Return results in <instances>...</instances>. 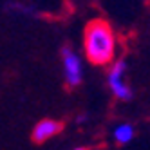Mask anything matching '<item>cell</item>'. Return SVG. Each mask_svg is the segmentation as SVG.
<instances>
[{
	"label": "cell",
	"instance_id": "6da1fadb",
	"mask_svg": "<svg viewBox=\"0 0 150 150\" xmlns=\"http://www.w3.org/2000/svg\"><path fill=\"white\" fill-rule=\"evenodd\" d=\"M85 56L92 65H107L116 56V36L105 20H91L83 33Z\"/></svg>",
	"mask_w": 150,
	"mask_h": 150
},
{
	"label": "cell",
	"instance_id": "7a4b0ae2",
	"mask_svg": "<svg viewBox=\"0 0 150 150\" xmlns=\"http://www.w3.org/2000/svg\"><path fill=\"white\" fill-rule=\"evenodd\" d=\"M125 69H127L125 62L120 60V62H116L114 65H112V69L109 71V87H110V91L114 92L116 98H117V100H123V101H127V100L132 98V91L128 89V85H127L125 80H123Z\"/></svg>",
	"mask_w": 150,
	"mask_h": 150
},
{
	"label": "cell",
	"instance_id": "3957f363",
	"mask_svg": "<svg viewBox=\"0 0 150 150\" xmlns=\"http://www.w3.org/2000/svg\"><path fill=\"white\" fill-rule=\"evenodd\" d=\"M62 60H63V74L69 87H76L81 81V62L76 52H72L69 47H63L62 51Z\"/></svg>",
	"mask_w": 150,
	"mask_h": 150
},
{
	"label": "cell",
	"instance_id": "277c9868",
	"mask_svg": "<svg viewBox=\"0 0 150 150\" xmlns=\"http://www.w3.org/2000/svg\"><path fill=\"white\" fill-rule=\"evenodd\" d=\"M63 128V125L56 120H42L36 123V127L33 128V141L35 143H44L47 139H51L52 136H56Z\"/></svg>",
	"mask_w": 150,
	"mask_h": 150
},
{
	"label": "cell",
	"instance_id": "5b68a950",
	"mask_svg": "<svg viewBox=\"0 0 150 150\" xmlns=\"http://www.w3.org/2000/svg\"><path fill=\"white\" fill-rule=\"evenodd\" d=\"M114 137H116V141L120 143V145L128 143V141H130V139L134 137V128H132V125L123 123V125H120V127H116Z\"/></svg>",
	"mask_w": 150,
	"mask_h": 150
},
{
	"label": "cell",
	"instance_id": "8992f818",
	"mask_svg": "<svg viewBox=\"0 0 150 150\" xmlns=\"http://www.w3.org/2000/svg\"><path fill=\"white\" fill-rule=\"evenodd\" d=\"M72 150H87V148H83V146H80V148H72Z\"/></svg>",
	"mask_w": 150,
	"mask_h": 150
}]
</instances>
